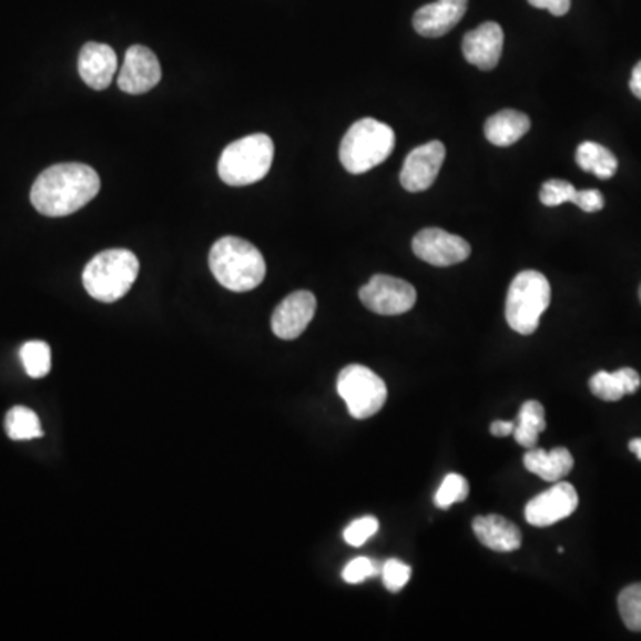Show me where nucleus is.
I'll list each match as a JSON object with an SVG mask.
<instances>
[{"mask_svg":"<svg viewBox=\"0 0 641 641\" xmlns=\"http://www.w3.org/2000/svg\"><path fill=\"white\" fill-rule=\"evenodd\" d=\"M641 385V376L637 369L623 367V369L608 373L599 370L590 378V390L596 398L602 401H620L628 394L638 393Z\"/></svg>","mask_w":641,"mask_h":641,"instance_id":"19","label":"nucleus"},{"mask_svg":"<svg viewBox=\"0 0 641 641\" xmlns=\"http://www.w3.org/2000/svg\"><path fill=\"white\" fill-rule=\"evenodd\" d=\"M208 267L214 278L234 293H248L263 284L266 261L248 241L226 235L214 243L208 253Z\"/></svg>","mask_w":641,"mask_h":641,"instance_id":"2","label":"nucleus"},{"mask_svg":"<svg viewBox=\"0 0 641 641\" xmlns=\"http://www.w3.org/2000/svg\"><path fill=\"white\" fill-rule=\"evenodd\" d=\"M576 163L581 170L593 173L602 181H608L619 170V161L611 154L610 150L599 145V143H593V141H584L578 146Z\"/></svg>","mask_w":641,"mask_h":641,"instance_id":"21","label":"nucleus"},{"mask_svg":"<svg viewBox=\"0 0 641 641\" xmlns=\"http://www.w3.org/2000/svg\"><path fill=\"white\" fill-rule=\"evenodd\" d=\"M379 529V522L376 517H362V519L353 520L348 528L344 529V540L352 547H362L375 537Z\"/></svg>","mask_w":641,"mask_h":641,"instance_id":"30","label":"nucleus"},{"mask_svg":"<svg viewBox=\"0 0 641 641\" xmlns=\"http://www.w3.org/2000/svg\"><path fill=\"white\" fill-rule=\"evenodd\" d=\"M629 88H631L632 95L641 100V61L634 67V70H632Z\"/></svg>","mask_w":641,"mask_h":641,"instance_id":"34","label":"nucleus"},{"mask_svg":"<svg viewBox=\"0 0 641 641\" xmlns=\"http://www.w3.org/2000/svg\"><path fill=\"white\" fill-rule=\"evenodd\" d=\"M546 426V410H543L542 403L531 399L520 408L513 437H516L517 444L526 447V449H531V447H537L538 437L543 434Z\"/></svg>","mask_w":641,"mask_h":641,"instance_id":"22","label":"nucleus"},{"mask_svg":"<svg viewBox=\"0 0 641 641\" xmlns=\"http://www.w3.org/2000/svg\"><path fill=\"white\" fill-rule=\"evenodd\" d=\"M467 8L469 0H437L417 10L411 23L420 37H446L464 19Z\"/></svg>","mask_w":641,"mask_h":641,"instance_id":"15","label":"nucleus"},{"mask_svg":"<svg viewBox=\"0 0 641 641\" xmlns=\"http://www.w3.org/2000/svg\"><path fill=\"white\" fill-rule=\"evenodd\" d=\"M161 75L157 55L146 47L134 45L126 50L122 70L118 73V88L129 95H141L154 90Z\"/></svg>","mask_w":641,"mask_h":641,"instance_id":"12","label":"nucleus"},{"mask_svg":"<svg viewBox=\"0 0 641 641\" xmlns=\"http://www.w3.org/2000/svg\"><path fill=\"white\" fill-rule=\"evenodd\" d=\"M100 176L81 163L50 166L32 184L31 202L43 216L61 217L78 213L99 195Z\"/></svg>","mask_w":641,"mask_h":641,"instance_id":"1","label":"nucleus"},{"mask_svg":"<svg viewBox=\"0 0 641 641\" xmlns=\"http://www.w3.org/2000/svg\"><path fill=\"white\" fill-rule=\"evenodd\" d=\"M619 611L629 631L641 632V583L623 588L619 596Z\"/></svg>","mask_w":641,"mask_h":641,"instance_id":"25","label":"nucleus"},{"mask_svg":"<svg viewBox=\"0 0 641 641\" xmlns=\"http://www.w3.org/2000/svg\"><path fill=\"white\" fill-rule=\"evenodd\" d=\"M578 505L579 497L573 485L556 481L554 487L533 497L526 505V520L535 528H549L572 516L573 511L578 510Z\"/></svg>","mask_w":641,"mask_h":641,"instance_id":"10","label":"nucleus"},{"mask_svg":"<svg viewBox=\"0 0 641 641\" xmlns=\"http://www.w3.org/2000/svg\"><path fill=\"white\" fill-rule=\"evenodd\" d=\"M20 358H22L23 369L31 378H43L49 375L50 367H52L49 344L41 343V340L23 344Z\"/></svg>","mask_w":641,"mask_h":641,"instance_id":"24","label":"nucleus"},{"mask_svg":"<svg viewBox=\"0 0 641 641\" xmlns=\"http://www.w3.org/2000/svg\"><path fill=\"white\" fill-rule=\"evenodd\" d=\"M411 250L420 261L437 267L455 266L470 257V244L442 228L420 231L411 241Z\"/></svg>","mask_w":641,"mask_h":641,"instance_id":"9","label":"nucleus"},{"mask_svg":"<svg viewBox=\"0 0 641 641\" xmlns=\"http://www.w3.org/2000/svg\"><path fill=\"white\" fill-rule=\"evenodd\" d=\"M360 302L379 316H399L411 311L417 302L414 285L389 275H375L362 287Z\"/></svg>","mask_w":641,"mask_h":641,"instance_id":"8","label":"nucleus"},{"mask_svg":"<svg viewBox=\"0 0 641 641\" xmlns=\"http://www.w3.org/2000/svg\"><path fill=\"white\" fill-rule=\"evenodd\" d=\"M551 305V284L540 272L519 273L506 296V320L520 335L537 332L543 312Z\"/></svg>","mask_w":641,"mask_h":641,"instance_id":"6","label":"nucleus"},{"mask_svg":"<svg viewBox=\"0 0 641 641\" xmlns=\"http://www.w3.org/2000/svg\"><path fill=\"white\" fill-rule=\"evenodd\" d=\"M411 578V569L407 563L399 560H387L381 567V579L389 592H401L403 588L407 587Z\"/></svg>","mask_w":641,"mask_h":641,"instance_id":"28","label":"nucleus"},{"mask_svg":"<svg viewBox=\"0 0 641 641\" xmlns=\"http://www.w3.org/2000/svg\"><path fill=\"white\" fill-rule=\"evenodd\" d=\"M381 567L378 561L369 560V558H355V560L349 561L346 564V569L343 572V579L349 584H360L366 581V579L375 578L378 573H381Z\"/></svg>","mask_w":641,"mask_h":641,"instance_id":"29","label":"nucleus"},{"mask_svg":"<svg viewBox=\"0 0 641 641\" xmlns=\"http://www.w3.org/2000/svg\"><path fill=\"white\" fill-rule=\"evenodd\" d=\"M529 126L531 122L528 114L505 109L488 118L485 123V136L492 145L511 146L528 134Z\"/></svg>","mask_w":641,"mask_h":641,"instance_id":"20","label":"nucleus"},{"mask_svg":"<svg viewBox=\"0 0 641 641\" xmlns=\"http://www.w3.org/2000/svg\"><path fill=\"white\" fill-rule=\"evenodd\" d=\"M538 10H547L554 17H563L570 11V0H528Z\"/></svg>","mask_w":641,"mask_h":641,"instance_id":"32","label":"nucleus"},{"mask_svg":"<svg viewBox=\"0 0 641 641\" xmlns=\"http://www.w3.org/2000/svg\"><path fill=\"white\" fill-rule=\"evenodd\" d=\"M525 467L538 478L556 484L570 475V470L573 469V457L567 447H556L552 451L531 447L526 451Z\"/></svg>","mask_w":641,"mask_h":641,"instance_id":"18","label":"nucleus"},{"mask_svg":"<svg viewBox=\"0 0 641 641\" xmlns=\"http://www.w3.org/2000/svg\"><path fill=\"white\" fill-rule=\"evenodd\" d=\"M275 145L267 134H252L234 141L223 150L217 173L232 187L255 184L263 181L272 170Z\"/></svg>","mask_w":641,"mask_h":641,"instance_id":"5","label":"nucleus"},{"mask_svg":"<svg viewBox=\"0 0 641 641\" xmlns=\"http://www.w3.org/2000/svg\"><path fill=\"white\" fill-rule=\"evenodd\" d=\"M316 296L308 291L289 294L273 312L272 328L284 340L298 339L316 314Z\"/></svg>","mask_w":641,"mask_h":641,"instance_id":"13","label":"nucleus"},{"mask_svg":"<svg viewBox=\"0 0 641 641\" xmlns=\"http://www.w3.org/2000/svg\"><path fill=\"white\" fill-rule=\"evenodd\" d=\"M469 497V484L461 475H447L435 494V505L447 510L455 502H464Z\"/></svg>","mask_w":641,"mask_h":641,"instance_id":"26","label":"nucleus"},{"mask_svg":"<svg viewBox=\"0 0 641 641\" xmlns=\"http://www.w3.org/2000/svg\"><path fill=\"white\" fill-rule=\"evenodd\" d=\"M479 542L496 552L517 551L522 546V533L513 522L501 516L476 517L472 522Z\"/></svg>","mask_w":641,"mask_h":641,"instance_id":"17","label":"nucleus"},{"mask_svg":"<svg viewBox=\"0 0 641 641\" xmlns=\"http://www.w3.org/2000/svg\"><path fill=\"white\" fill-rule=\"evenodd\" d=\"M505 32L496 22H485L479 28L467 32L461 41V50L467 63L475 64L484 72L496 69L502 55Z\"/></svg>","mask_w":641,"mask_h":641,"instance_id":"14","label":"nucleus"},{"mask_svg":"<svg viewBox=\"0 0 641 641\" xmlns=\"http://www.w3.org/2000/svg\"><path fill=\"white\" fill-rule=\"evenodd\" d=\"M513 429H516V423H510V420H494L490 425V434L494 437H508L513 434Z\"/></svg>","mask_w":641,"mask_h":641,"instance_id":"33","label":"nucleus"},{"mask_svg":"<svg viewBox=\"0 0 641 641\" xmlns=\"http://www.w3.org/2000/svg\"><path fill=\"white\" fill-rule=\"evenodd\" d=\"M140 273V261L129 250H105L82 273V284L91 298L102 303H114L122 299Z\"/></svg>","mask_w":641,"mask_h":641,"instance_id":"4","label":"nucleus"},{"mask_svg":"<svg viewBox=\"0 0 641 641\" xmlns=\"http://www.w3.org/2000/svg\"><path fill=\"white\" fill-rule=\"evenodd\" d=\"M578 190L570 182L552 179L547 181L540 190V202L546 207H558V205L572 204Z\"/></svg>","mask_w":641,"mask_h":641,"instance_id":"27","label":"nucleus"},{"mask_svg":"<svg viewBox=\"0 0 641 641\" xmlns=\"http://www.w3.org/2000/svg\"><path fill=\"white\" fill-rule=\"evenodd\" d=\"M118 70V58L113 47L90 41L79 54V75L91 90L102 91L111 87Z\"/></svg>","mask_w":641,"mask_h":641,"instance_id":"16","label":"nucleus"},{"mask_svg":"<svg viewBox=\"0 0 641 641\" xmlns=\"http://www.w3.org/2000/svg\"><path fill=\"white\" fill-rule=\"evenodd\" d=\"M337 393L348 405L349 416L358 420L376 416L387 401L384 379L360 364H352L340 370Z\"/></svg>","mask_w":641,"mask_h":641,"instance_id":"7","label":"nucleus"},{"mask_svg":"<svg viewBox=\"0 0 641 641\" xmlns=\"http://www.w3.org/2000/svg\"><path fill=\"white\" fill-rule=\"evenodd\" d=\"M629 451L632 455H637L638 460L641 461V438H632L631 442H629Z\"/></svg>","mask_w":641,"mask_h":641,"instance_id":"35","label":"nucleus"},{"mask_svg":"<svg viewBox=\"0 0 641 641\" xmlns=\"http://www.w3.org/2000/svg\"><path fill=\"white\" fill-rule=\"evenodd\" d=\"M6 434L11 440H31L43 435L40 419L26 407H14L6 416Z\"/></svg>","mask_w":641,"mask_h":641,"instance_id":"23","label":"nucleus"},{"mask_svg":"<svg viewBox=\"0 0 641 641\" xmlns=\"http://www.w3.org/2000/svg\"><path fill=\"white\" fill-rule=\"evenodd\" d=\"M572 204L578 205L584 213H599L604 208V196L599 190L578 191Z\"/></svg>","mask_w":641,"mask_h":641,"instance_id":"31","label":"nucleus"},{"mask_svg":"<svg viewBox=\"0 0 641 641\" xmlns=\"http://www.w3.org/2000/svg\"><path fill=\"white\" fill-rule=\"evenodd\" d=\"M396 134L393 126L375 118H362L349 126L340 141L339 157L346 172L362 175L384 163L394 152Z\"/></svg>","mask_w":641,"mask_h":641,"instance_id":"3","label":"nucleus"},{"mask_svg":"<svg viewBox=\"0 0 641 641\" xmlns=\"http://www.w3.org/2000/svg\"><path fill=\"white\" fill-rule=\"evenodd\" d=\"M444 159H446V146L442 141H429L426 145L411 150L399 173L403 187L410 193L429 190L437 181Z\"/></svg>","mask_w":641,"mask_h":641,"instance_id":"11","label":"nucleus"},{"mask_svg":"<svg viewBox=\"0 0 641 641\" xmlns=\"http://www.w3.org/2000/svg\"><path fill=\"white\" fill-rule=\"evenodd\" d=\"M640 302H641V287H640Z\"/></svg>","mask_w":641,"mask_h":641,"instance_id":"36","label":"nucleus"}]
</instances>
